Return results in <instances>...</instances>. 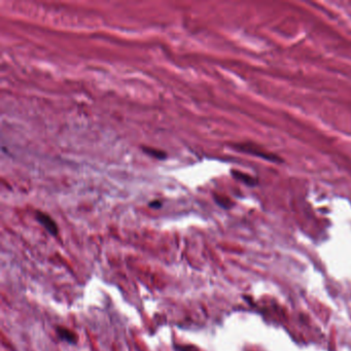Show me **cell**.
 Here are the masks:
<instances>
[{
    "instance_id": "cell-8",
    "label": "cell",
    "mask_w": 351,
    "mask_h": 351,
    "mask_svg": "<svg viewBox=\"0 0 351 351\" xmlns=\"http://www.w3.org/2000/svg\"><path fill=\"white\" fill-rule=\"evenodd\" d=\"M149 206L152 207V208H161V206H162V203H161L160 201H157V200H156V201L151 202Z\"/></svg>"
},
{
    "instance_id": "cell-4",
    "label": "cell",
    "mask_w": 351,
    "mask_h": 351,
    "mask_svg": "<svg viewBox=\"0 0 351 351\" xmlns=\"http://www.w3.org/2000/svg\"><path fill=\"white\" fill-rule=\"evenodd\" d=\"M232 175L234 177H235L237 180L247 184V185H250V186H254L258 183L257 179L254 178L253 176H251V175H248L246 173H243V172H240V171H232Z\"/></svg>"
},
{
    "instance_id": "cell-3",
    "label": "cell",
    "mask_w": 351,
    "mask_h": 351,
    "mask_svg": "<svg viewBox=\"0 0 351 351\" xmlns=\"http://www.w3.org/2000/svg\"><path fill=\"white\" fill-rule=\"evenodd\" d=\"M56 333L58 337H59V339L62 341H65L71 345H75L78 343V335L64 327H61V326L57 327Z\"/></svg>"
},
{
    "instance_id": "cell-6",
    "label": "cell",
    "mask_w": 351,
    "mask_h": 351,
    "mask_svg": "<svg viewBox=\"0 0 351 351\" xmlns=\"http://www.w3.org/2000/svg\"><path fill=\"white\" fill-rule=\"evenodd\" d=\"M174 347L178 351H199V349L194 345H175Z\"/></svg>"
},
{
    "instance_id": "cell-2",
    "label": "cell",
    "mask_w": 351,
    "mask_h": 351,
    "mask_svg": "<svg viewBox=\"0 0 351 351\" xmlns=\"http://www.w3.org/2000/svg\"><path fill=\"white\" fill-rule=\"evenodd\" d=\"M35 218H36V221L51 234V235L56 236L57 234H58V232H59L56 222L47 213H43L41 211H37L36 214H35Z\"/></svg>"
},
{
    "instance_id": "cell-7",
    "label": "cell",
    "mask_w": 351,
    "mask_h": 351,
    "mask_svg": "<svg viewBox=\"0 0 351 351\" xmlns=\"http://www.w3.org/2000/svg\"><path fill=\"white\" fill-rule=\"evenodd\" d=\"M215 200H216L217 204H219V205H221L222 207H224V208L230 207V201L227 198L223 199L222 197H217V198H215Z\"/></svg>"
},
{
    "instance_id": "cell-5",
    "label": "cell",
    "mask_w": 351,
    "mask_h": 351,
    "mask_svg": "<svg viewBox=\"0 0 351 351\" xmlns=\"http://www.w3.org/2000/svg\"><path fill=\"white\" fill-rule=\"evenodd\" d=\"M142 151L146 154V155H150L158 160H164L166 159V153H164L163 151H160V150H157V149H152V148H143Z\"/></svg>"
},
{
    "instance_id": "cell-1",
    "label": "cell",
    "mask_w": 351,
    "mask_h": 351,
    "mask_svg": "<svg viewBox=\"0 0 351 351\" xmlns=\"http://www.w3.org/2000/svg\"><path fill=\"white\" fill-rule=\"evenodd\" d=\"M234 148L235 150L247 154V155H253L256 157H259L263 160L269 161V162H273V163H278V162H282V160L275 154L269 153L263 150L262 148H260L259 145H256L254 143H239V144H235L234 145Z\"/></svg>"
}]
</instances>
